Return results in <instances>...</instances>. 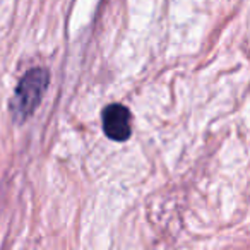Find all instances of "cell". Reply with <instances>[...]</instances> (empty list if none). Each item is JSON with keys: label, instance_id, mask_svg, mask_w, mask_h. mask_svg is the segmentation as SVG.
Here are the masks:
<instances>
[{"label": "cell", "instance_id": "cell-1", "mask_svg": "<svg viewBox=\"0 0 250 250\" xmlns=\"http://www.w3.org/2000/svg\"><path fill=\"white\" fill-rule=\"evenodd\" d=\"M50 83V74L43 67H36L24 74L16 87V94L12 98L11 111L16 122H24L35 113L40 106L43 96L46 93V87Z\"/></svg>", "mask_w": 250, "mask_h": 250}, {"label": "cell", "instance_id": "cell-2", "mask_svg": "<svg viewBox=\"0 0 250 250\" xmlns=\"http://www.w3.org/2000/svg\"><path fill=\"white\" fill-rule=\"evenodd\" d=\"M103 130L111 141L124 143L130 137V111L124 104H110L103 111Z\"/></svg>", "mask_w": 250, "mask_h": 250}]
</instances>
